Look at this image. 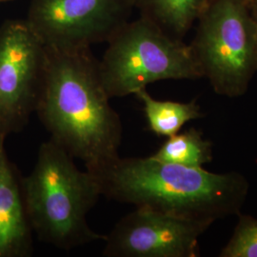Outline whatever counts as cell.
<instances>
[{"instance_id": "obj_15", "label": "cell", "mask_w": 257, "mask_h": 257, "mask_svg": "<svg viewBox=\"0 0 257 257\" xmlns=\"http://www.w3.org/2000/svg\"><path fill=\"white\" fill-rule=\"evenodd\" d=\"M256 73H257V45H256Z\"/></svg>"}, {"instance_id": "obj_4", "label": "cell", "mask_w": 257, "mask_h": 257, "mask_svg": "<svg viewBox=\"0 0 257 257\" xmlns=\"http://www.w3.org/2000/svg\"><path fill=\"white\" fill-rule=\"evenodd\" d=\"M107 43L98 65L110 98L136 94L160 80L202 78L190 45L144 17L128 21Z\"/></svg>"}, {"instance_id": "obj_2", "label": "cell", "mask_w": 257, "mask_h": 257, "mask_svg": "<svg viewBox=\"0 0 257 257\" xmlns=\"http://www.w3.org/2000/svg\"><path fill=\"white\" fill-rule=\"evenodd\" d=\"M116 202L212 224L240 214L249 184L239 173L213 174L148 157L120 156L88 170Z\"/></svg>"}, {"instance_id": "obj_13", "label": "cell", "mask_w": 257, "mask_h": 257, "mask_svg": "<svg viewBox=\"0 0 257 257\" xmlns=\"http://www.w3.org/2000/svg\"><path fill=\"white\" fill-rule=\"evenodd\" d=\"M220 256L257 257V219L239 215L238 224Z\"/></svg>"}, {"instance_id": "obj_1", "label": "cell", "mask_w": 257, "mask_h": 257, "mask_svg": "<svg viewBox=\"0 0 257 257\" xmlns=\"http://www.w3.org/2000/svg\"><path fill=\"white\" fill-rule=\"evenodd\" d=\"M90 48L46 46L38 119L57 144L87 170L119 156L122 123L102 83Z\"/></svg>"}, {"instance_id": "obj_7", "label": "cell", "mask_w": 257, "mask_h": 257, "mask_svg": "<svg viewBox=\"0 0 257 257\" xmlns=\"http://www.w3.org/2000/svg\"><path fill=\"white\" fill-rule=\"evenodd\" d=\"M134 9V0H33L26 21L45 46L85 49L108 42Z\"/></svg>"}, {"instance_id": "obj_16", "label": "cell", "mask_w": 257, "mask_h": 257, "mask_svg": "<svg viewBox=\"0 0 257 257\" xmlns=\"http://www.w3.org/2000/svg\"><path fill=\"white\" fill-rule=\"evenodd\" d=\"M0 1H6V0H0Z\"/></svg>"}, {"instance_id": "obj_14", "label": "cell", "mask_w": 257, "mask_h": 257, "mask_svg": "<svg viewBox=\"0 0 257 257\" xmlns=\"http://www.w3.org/2000/svg\"><path fill=\"white\" fill-rule=\"evenodd\" d=\"M250 9L252 11L255 19H257V0H248Z\"/></svg>"}, {"instance_id": "obj_12", "label": "cell", "mask_w": 257, "mask_h": 257, "mask_svg": "<svg viewBox=\"0 0 257 257\" xmlns=\"http://www.w3.org/2000/svg\"><path fill=\"white\" fill-rule=\"evenodd\" d=\"M151 156L169 163L203 168L212 160V146L200 131L191 128L169 137Z\"/></svg>"}, {"instance_id": "obj_3", "label": "cell", "mask_w": 257, "mask_h": 257, "mask_svg": "<svg viewBox=\"0 0 257 257\" xmlns=\"http://www.w3.org/2000/svg\"><path fill=\"white\" fill-rule=\"evenodd\" d=\"M28 217L37 239L71 250L105 239L87 217L102 196L96 178L52 138L38 149L32 172L22 178Z\"/></svg>"}, {"instance_id": "obj_8", "label": "cell", "mask_w": 257, "mask_h": 257, "mask_svg": "<svg viewBox=\"0 0 257 257\" xmlns=\"http://www.w3.org/2000/svg\"><path fill=\"white\" fill-rule=\"evenodd\" d=\"M210 223L136 208L104 239L106 257H196L199 238Z\"/></svg>"}, {"instance_id": "obj_6", "label": "cell", "mask_w": 257, "mask_h": 257, "mask_svg": "<svg viewBox=\"0 0 257 257\" xmlns=\"http://www.w3.org/2000/svg\"><path fill=\"white\" fill-rule=\"evenodd\" d=\"M46 46L27 21L0 28V138L19 134L36 113Z\"/></svg>"}, {"instance_id": "obj_5", "label": "cell", "mask_w": 257, "mask_h": 257, "mask_svg": "<svg viewBox=\"0 0 257 257\" xmlns=\"http://www.w3.org/2000/svg\"><path fill=\"white\" fill-rule=\"evenodd\" d=\"M190 47L213 91L238 97L256 73L257 19L248 0H212Z\"/></svg>"}, {"instance_id": "obj_10", "label": "cell", "mask_w": 257, "mask_h": 257, "mask_svg": "<svg viewBox=\"0 0 257 257\" xmlns=\"http://www.w3.org/2000/svg\"><path fill=\"white\" fill-rule=\"evenodd\" d=\"M140 16L170 36L182 39L212 0H134Z\"/></svg>"}, {"instance_id": "obj_9", "label": "cell", "mask_w": 257, "mask_h": 257, "mask_svg": "<svg viewBox=\"0 0 257 257\" xmlns=\"http://www.w3.org/2000/svg\"><path fill=\"white\" fill-rule=\"evenodd\" d=\"M0 138V257H30L35 234L28 217L22 178Z\"/></svg>"}, {"instance_id": "obj_11", "label": "cell", "mask_w": 257, "mask_h": 257, "mask_svg": "<svg viewBox=\"0 0 257 257\" xmlns=\"http://www.w3.org/2000/svg\"><path fill=\"white\" fill-rule=\"evenodd\" d=\"M135 95L143 104L148 127L159 137L174 136L187 122L203 116L200 106L195 100L189 103L158 100L146 89L138 91Z\"/></svg>"}]
</instances>
